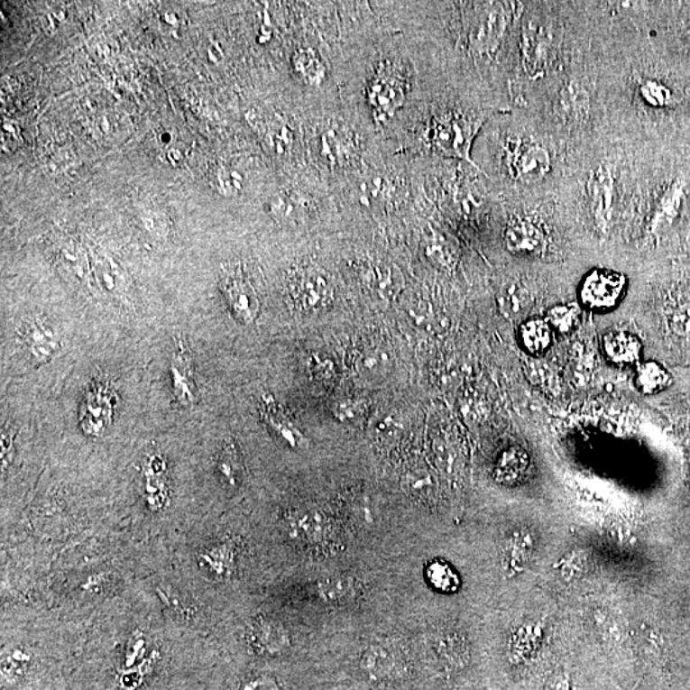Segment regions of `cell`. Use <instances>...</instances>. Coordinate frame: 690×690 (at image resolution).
<instances>
[{"mask_svg": "<svg viewBox=\"0 0 690 690\" xmlns=\"http://www.w3.org/2000/svg\"><path fill=\"white\" fill-rule=\"evenodd\" d=\"M545 690H573L569 675L561 673V671L552 675L547 684H546Z\"/></svg>", "mask_w": 690, "mask_h": 690, "instance_id": "cell-42", "label": "cell"}, {"mask_svg": "<svg viewBox=\"0 0 690 690\" xmlns=\"http://www.w3.org/2000/svg\"><path fill=\"white\" fill-rule=\"evenodd\" d=\"M639 95L644 103L652 107L667 106L674 101V95L670 88L656 79H647L642 82L639 86Z\"/></svg>", "mask_w": 690, "mask_h": 690, "instance_id": "cell-36", "label": "cell"}, {"mask_svg": "<svg viewBox=\"0 0 690 690\" xmlns=\"http://www.w3.org/2000/svg\"><path fill=\"white\" fill-rule=\"evenodd\" d=\"M312 115L309 149L312 164L322 176L343 184L357 174L379 143L364 131L342 101H334L330 110Z\"/></svg>", "mask_w": 690, "mask_h": 690, "instance_id": "cell-2", "label": "cell"}, {"mask_svg": "<svg viewBox=\"0 0 690 690\" xmlns=\"http://www.w3.org/2000/svg\"><path fill=\"white\" fill-rule=\"evenodd\" d=\"M311 368L312 373H314L317 379L322 380V382L331 379L334 375L333 363H325L324 361L316 360L314 363L311 364Z\"/></svg>", "mask_w": 690, "mask_h": 690, "instance_id": "cell-43", "label": "cell"}, {"mask_svg": "<svg viewBox=\"0 0 690 690\" xmlns=\"http://www.w3.org/2000/svg\"><path fill=\"white\" fill-rule=\"evenodd\" d=\"M404 489L414 499H428L434 491V480L428 469L412 468L404 475Z\"/></svg>", "mask_w": 690, "mask_h": 690, "instance_id": "cell-34", "label": "cell"}, {"mask_svg": "<svg viewBox=\"0 0 690 690\" xmlns=\"http://www.w3.org/2000/svg\"><path fill=\"white\" fill-rule=\"evenodd\" d=\"M627 288V278L621 272L593 269L582 279L576 296L583 308L596 314H605L621 305Z\"/></svg>", "mask_w": 690, "mask_h": 690, "instance_id": "cell-7", "label": "cell"}, {"mask_svg": "<svg viewBox=\"0 0 690 690\" xmlns=\"http://www.w3.org/2000/svg\"><path fill=\"white\" fill-rule=\"evenodd\" d=\"M239 690H279L278 684L270 676H257L245 682Z\"/></svg>", "mask_w": 690, "mask_h": 690, "instance_id": "cell-41", "label": "cell"}, {"mask_svg": "<svg viewBox=\"0 0 690 690\" xmlns=\"http://www.w3.org/2000/svg\"><path fill=\"white\" fill-rule=\"evenodd\" d=\"M668 325L676 336H690V303L677 307L671 314Z\"/></svg>", "mask_w": 690, "mask_h": 690, "instance_id": "cell-38", "label": "cell"}, {"mask_svg": "<svg viewBox=\"0 0 690 690\" xmlns=\"http://www.w3.org/2000/svg\"><path fill=\"white\" fill-rule=\"evenodd\" d=\"M511 3H474L465 18V48L474 57L498 54L513 21Z\"/></svg>", "mask_w": 690, "mask_h": 690, "instance_id": "cell-4", "label": "cell"}, {"mask_svg": "<svg viewBox=\"0 0 690 690\" xmlns=\"http://www.w3.org/2000/svg\"><path fill=\"white\" fill-rule=\"evenodd\" d=\"M591 109V95L582 82L570 81L561 86L557 97V110L561 118L581 122L587 118Z\"/></svg>", "mask_w": 690, "mask_h": 690, "instance_id": "cell-19", "label": "cell"}, {"mask_svg": "<svg viewBox=\"0 0 690 690\" xmlns=\"http://www.w3.org/2000/svg\"><path fill=\"white\" fill-rule=\"evenodd\" d=\"M483 125L481 116L445 106L432 100V95L419 107L400 143L398 152L432 153L449 159H462L472 167V149Z\"/></svg>", "mask_w": 690, "mask_h": 690, "instance_id": "cell-3", "label": "cell"}, {"mask_svg": "<svg viewBox=\"0 0 690 690\" xmlns=\"http://www.w3.org/2000/svg\"><path fill=\"white\" fill-rule=\"evenodd\" d=\"M533 554V537L527 529L514 530L502 546V566L508 575H514L529 566Z\"/></svg>", "mask_w": 690, "mask_h": 690, "instance_id": "cell-24", "label": "cell"}, {"mask_svg": "<svg viewBox=\"0 0 690 690\" xmlns=\"http://www.w3.org/2000/svg\"><path fill=\"white\" fill-rule=\"evenodd\" d=\"M554 334L545 317H527L518 327V343L530 357H541L551 348Z\"/></svg>", "mask_w": 690, "mask_h": 690, "instance_id": "cell-20", "label": "cell"}, {"mask_svg": "<svg viewBox=\"0 0 690 690\" xmlns=\"http://www.w3.org/2000/svg\"><path fill=\"white\" fill-rule=\"evenodd\" d=\"M290 539L311 550H324L336 539L333 520L320 511H296L287 517Z\"/></svg>", "mask_w": 690, "mask_h": 690, "instance_id": "cell-11", "label": "cell"}, {"mask_svg": "<svg viewBox=\"0 0 690 690\" xmlns=\"http://www.w3.org/2000/svg\"><path fill=\"white\" fill-rule=\"evenodd\" d=\"M529 467V454L520 447H511L500 456L496 474L501 483H520Z\"/></svg>", "mask_w": 690, "mask_h": 690, "instance_id": "cell-30", "label": "cell"}, {"mask_svg": "<svg viewBox=\"0 0 690 690\" xmlns=\"http://www.w3.org/2000/svg\"><path fill=\"white\" fill-rule=\"evenodd\" d=\"M426 579L428 584L434 590L443 592V593H454L459 590L460 579L446 561L434 560L428 564L425 572Z\"/></svg>", "mask_w": 690, "mask_h": 690, "instance_id": "cell-32", "label": "cell"}, {"mask_svg": "<svg viewBox=\"0 0 690 690\" xmlns=\"http://www.w3.org/2000/svg\"><path fill=\"white\" fill-rule=\"evenodd\" d=\"M360 583L348 575L327 576L315 584V596L327 605H345L360 593Z\"/></svg>", "mask_w": 690, "mask_h": 690, "instance_id": "cell-25", "label": "cell"}, {"mask_svg": "<svg viewBox=\"0 0 690 690\" xmlns=\"http://www.w3.org/2000/svg\"><path fill=\"white\" fill-rule=\"evenodd\" d=\"M211 554H213V557H210V555H207L205 557V559L207 560V563L210 564L211 566L214 567L215 570H217V573L222 572L223 573H228V570L230 569V566H232L233 563V557H232V548L229 547V546L222 545L217 546L216 548H214V550H211Z\"/></svg>", "mask_w": 690, "mask_h": 690, "instance_id": "cell-39", "label": "cell"}, {"mask_svg": "<svg viewBox=\"0 0 690 690\" xmlns=\"http://www.w3.org/2000/svg\"><path fill=\"white\" fill-rule=\"evenodd\" d=\"M419 54L416 39L385 35L337 67L342 103L377 143L397 146L432 95L423 84Z\"/></svg>", "mask_w": 690, "mask_h": 690, "instance_id": "cell-1", "label": "cell"}, {"mask_svg": "<svg viewBox=\"0 0 690 690\" xmlns=\"http://www.w3.org/2000/svg\"><path fill=\"white\" fill-rule=\"evenodd\" d=\"M250 640L261 655H278L290 644V636L283 625L270 619H260L254 622L251 628Z\"/></svg>", "mask_w": 690, "mask_h": 690, "instance_id": "cell-23", "label": "cell"}, {"mask_svg": "<svg viewBox=\"0 0 690 690\" xmlns=\"http://www.w3.org/2000/svg\"><path fill=\"white\" fill-rule=\"evenodd\" d=\"M603 355L613 366L634 367L640 363L642 342L627 330H612L603 337Z\"/></svg>", "mask_w": 690, "mask_h": 690, "instance_id": "cell-15", "label": "cell"}, {"mask_svg": "<svg viewBox=\"0 0 690 690\" xmlns=\"http://www.w3.org/2000/svg\"><path fill=\"white\" fill-rule=\"evenodd\" d=\"M217 471H219L223 483L232 489H237L239 483H242L244 465H242L237 446L233 444V441H229L223 447V452L217 460Z\"/></svg>", "mask_w": 690, "mask_h": 690, "instance_id": "cell-31", "label": "cell"}, {"mask_svg": "<svg viewBox=\"0 0 690 690\" xmlns=\"http://www.w3.org/2000/svg\"><path fill=\"white\" fill-rule=\"evenodd\" d=\"M361 667L371 679L388 680L400 673L401 661L391 647L376 643L371 644L362 655Z\"/></svg>", "mask_w": 690, "mask_h": 690, "instance_id": "cell-18", "label": "cell"}, {"mask_svg": "<svg viewBox=\"0 0 690 690\" xmlns=\"http://www.w3.org/2000/svg\"><path fill=\"white\" fill-rule=\"evenodd\" d=\"M27 352L35 363H48L60 351V337L57 331L44 318H29L21 330Z\"/></svg>", "mask_w": 690, "mask_h": 690, "instance_id": "cell-14", "label": "cell"}, {"mask_svg": "<svg viewBox=\"0 0 690 690\" xmlns=\"http://www.w3.org/2000/svg\"><path fill=\"white\" fill-rule=\"evenodd\" d=\"M504 244L509 253L521 257L541 256L547 248L546 233L527 216H514L506 224Z\"/></svg>", "mask_w": 690, "mask_h": 690, "instance_id": "cell-12", "label": "cell"}, {"mask_svg": "<svg viewBox=\"0 0 690 690\" xmlns=\"http://www.w3.org/2000/svg\"><path fill=\"white\" fill-rule=\"evenodd\" d=\"M583 566H584L583 557L573 554L561 561L560 569L563 572V575L567 576V578H575V576L582 575Z\"/></svg>", "mask_w": 690, "mask_h": 690, "instance_id": "cell-40", "label": "cell"}, {"mask_svg": "<svg viewBox=\"0 0 690 690\" xmlns=\"http://www.w3.org/2000/svg\"><path fill=\"white\" fill-rule=\"evenodd\" d=\"M174 397L183 407L195 403V380H193L192 355L182 339L178 340L170 364Z\"/></svg>", "mask_w": 690, "mask_h": 690, "instance_id": "cell-16", "label": "cell"}, {"mask_svg": "<svg viewBox=\"0 0 690 690\" xmlns=\"http://www.w3.org/2000/svg\"><path fill=\"white\" fill-rule=\"evenodd\" d=\"M452 690H459V689H452Z\"/></svg>", "mask_w": 690, "mask_h": 690, "instance_id": "cell-44", "label": "cell"}, {"mask_svg": "<svg viewBox=\"0 0 690 690\" xmlns=\"http://www.w3.org/2000/svg\"><path fill=\"white\" fill-rule=\"evenodd\" d=\"M435 649L438 658L453 667H465L469 661L468 640L456 630H445L438 634Z\"/></svg>", "mask_w": 690, "mask_h": 690, "instance_id": "cell-27", "label": "cell"}, {"mask_svg": "<svg viewBox=\"0 0 690 690\" xmlns=\"http://www.w3.org/2000/svg\"><path fill=\"white\" fill-rule=\"evenodd\" d=\"M633 383L640 394H658L668 386L670 375L658 362L647 361L638 364Z\"/></svg>", "mask_w": 690, "mask_h": 690, "instance_id": "cell-28", "label": "cell"}, {"mask_svg": "<svg viewBox=\"0 0 690 690\" xmlns=\"http://www.w3.org/2000/svg\"><path fill=\"white\" fill-rule=\"evenodd\" d=\"M392 368L391 353L385 346L371 345L358 352L354 360V371L363 382H382Z\"/></svg>", "mask_w": 690, "mask_h": 690, "instance_id": "cell-22", "label": "cell"}, {"mask_svg": "<svg viewBox=\"0 0 690 690\" xmlns=\"http://www.w3.org/2000/svg\"><path fill=\"white\" fill-rule=\"evenodd\" d=\"M505 167L518 182H539L551 170V156L546 147L537 143H508L504 146Z\"/></svg>", "mask_w": 690, "mask_h": 690, "instance_id": "cell-10", "label": "cell"}, {"mask_svg": "<svg viewBox=\"0 0 690 690\" xmlns=\"http://www.w3.org/2000/svg\"><path fill=\"white\" fill-rule=\"evenodd\" d=\"M85 428L90 435H99L107 423L110 416V401L106 392L97 389L95 392L86 399L85 404Z\"/></svg>", "mask_w": 690, "mask_h": 690, "instance_id": "cell-29", "label": "cell"}, {"mask_svg": "<svg viewBox=\"0 0 690 690\" xmlns=\"http://www.w3.org/2000/svg\"><path fill=\"white\" fill-rule=\"evenodd\" d=\"M545 320L550 325L555 334L567 336L578 325L579 311L575 306L559 303V305L552 306L546 311Z\"/></svg>", "mask_w": 690, "mask_h": 690, "instance_id": "cell-33", "label": "cell"}, {"mask_svg": "<svg viewBox=\"0 0 690 690\" xmlns=\"http://www.w3.org/2000/svg\"><path fill=\"white\" fill-rule=\"evenodd\" d=\"M290 72L302 87L312 92L329 95L331 86L337 85L336 69L331 67L321 46L299 44L290 55Z\"/></svg>", "mask_w": 690, "mask_h": 690, "instance_id": "cell-8", "label": "cell"}, {"mask_svg": "<svg viewBox=\"0 0 690 690\" xmlns=\"http://www.w3.org/2000/svg\"><path fill=\"white\" fill-rule=\"evenodd\" d=\"M683 201V189L680 184L675 183L668 187L667 192L658 199L655 213V224H661L673 219L679 210Z\"/></svg>", "mask_w": 690, "mask_h": 690, "instance_id": "cell-35", "label": "cell"}, {"mask_svg": "<svg viewBox=\"0 0 690 690\" xmlns=\"http://www.w3.org/2000/svg\"><path fill=\"white\" fill-rule=\"evenodd\" d=\"M366 401L361 399H343L334 408V414L343 423L355 422L366 414Z\"/></svg>", "mask_w": 690, "mask_h": 690, "instance_id": "cell-37", "label": "cell"}, {"mask_svg": "<svg viewBox=\"0 0 690 690\" xmlns=\"http://www.w3.org/2000/svg\"><path fill=\"white\" fill-rule=\"evenodd\" d=\"M261 414H262L263 421L271 429L272 434L281 438L285 445H288L291 449L306 447L305 435L300 434L299 429L294 426L283 409H281L271 398H263Z\"/></svg>", "mask_w": 690, "mask_h": 690, "instance_id": "cell-21", "label": "cell"}, {"mask_svg": "<svg viewBox=\"0 0 690 690\" xmlns=\"http://www.w3.org/2000/svg\"><path fill=\"white\" fill-rule=\"evenodd\" d=\"M220 290L232 315L241 324L253 325L259 318L261 300L256 288L241 266H228L223 270Z\"/></svg>", "mask_w": 690, "mask_h": 690, "instance_id": "cell-9", "label": "cell"}, {"mask_svg": "<svg viewBox=\"0 0 690 690\" xmlns=\"http://www.w3.org/2000/svg\"><path fill=\"white\" fill-rule=\"evenodd\" d=\"M361 279L364 287L380 299H392L401 290L400 272L385 261H371L361 268Z\"/></svg>", "mask_w": 690, "mask_h": 690, "instance_id": "cell-17", "label": "cell"}, {"mask_svg": "<svg viewBox=\"0 0 690 690\" xmlns=\"http://www.w3.org/2000/svg\"><path fill=\"white\" fill-rule=\"evenodd\" d=\"M554 41V30L547 21L536 15L524 18L520 31V66L529 78H538L547 72Z\"/></svg>", "mask_w": 690, "mask_h": 690, "instance_id": "cell-6", "label": "cell"}, {"mask_svg": "<svg viewBox=\"0 0 690 690\" xmlns=\"http://www.w3.org/2000/svg\"><path fill=\"white\" fill-rule=\"evenodd\" d=\"M533 306L530 291L523 284L509 283L499 291L498 307L500 314L509 320H526Z\"/></svg>", "mask_w": 690, "mask_h": 690, "instance_id": "cell-26", "label": "cell"}, {"mask_svg": "<svg viewBox=\"0 0 690 690\" xmlns=\"http://www.w3.org/2000/svg\"><path fill=\"white\" fill-rule=\"evenodd\" d=\"M587 199L598 225L606 226L612 220L615 201V182L607 165H598L592 171L587 182Z\"/></svg>", "mask_w": 690, "mask_h": 690, "instance_id": "cell-13", "label": "cell"}, {"mask_svg": "<svg viewBox=\"0 0 690 690\" xmlns=\"http://www.w3.org/2000/svg\"><path fill=\"white\" fill-rule=\"evenodd\" d=\"M290 305L302 314H318L333 305L336 290L329 274L315 263H300L287 278Z\"/></svg>", "mask_w": 690, "mask_h": 690, "instance_id": "cell-5", "label": "cell"}]
</instances>
